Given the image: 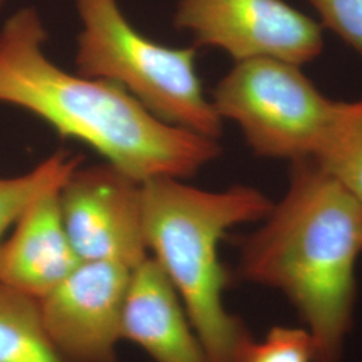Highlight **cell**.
<instances>
[{
  "mask_svg": "<svg viewBox=\"0 0 362 362\" xmlns=\"http://www.w3.org/2000/svg\"><path fill=\"white\" fill-rule=\"evenodd\" d=\"M47 33L25 7L0 30V104L23 109L140 182L185 180L221 155L219 140L169 125L128 91L70 73L45 52Z\"/></svg>",
  "mask_w": 362,
  "mask_h": 362,
  "instance_id": "obj_1",
  "label": "cell"
},
{
  "mask_svg": "<svg viewBox=\"0 0 362 362\" xmlns=\"http://www.w3.org/2000/svg\"><path fill=\"white\" fill-rule=\"evenodd\" d=\"M240 245L238 275L281 293L315 346V362H339L357 299L362 203L313 158L291 163L288 188Z\"/></svg>",
  "mask_w": 362,
  "mask_h": 362,
  "instance_id": "obj_2",
  "label": "cell"
},
{
  "mask_svg": "<svg viewBox=\"0 0 362 362\" xmlns=\"http://www.w3.org/2000/svg\"><path fill=\"white\" fill-rule=\"evenodd\" d=\"M141 202L148 252L177 291L208 362H236L252 336L226 306L230 276L220 242L238 226L262 221L274 202L250 185L206 191L175 177L141 182Z\"/></svg>",
  "mask_w": 362,
  "mask_h": 362,
  "instance_id": "obj_3",
  "label": "cell"
},
{
  "mask_svg": "<svg viewBox=\"0 0 362 362\" xmlns=\"http://www.w3.org/2000/svg\"><path fill=\"white\" fill-rule=\"evenodd\" d=\"M77 73L128 91L169 125L219 140L220 118L196 71V47H170L132 26L117 0H74Z\"/></svg>",
  "mask_w": 362,
  "mask_h": 362,
  "instance_id": "obj_4",
  "label": "cell"
},
{
  "mask_svg": "<svg viewBox=\"0 0 362 362\" xmlns=\"http://www.w3.org/2000/svg\"><path fill=\"white\" fill-rule=\"evenodd\" d=\"M300 67L272 58L235 62L212 91L220 118L239 127L254 155L291 163L315 155L336 101Z\"/></svg>",
  "mask_w": 362,
  "mask_h": 362,
  "instance_id": "obj_5",
  "label": "cell"
},
{
  "mask_svg": "<svg viewBox=\"0 0 362 362\" xmlns=\"http://www.w3.org/2000/svg\"><path fill=\"white\" fill-rule=\"evenodd\" d=\"M173 25L191 33L194 47L219 49L233 62L303 66L324 52L322 26L284 0H180Z\"/></svg>",
  "mask_w": 362,
  "mask_h": 362,
  "instance_id": "obj_6",
  "label": "cell"
},
{
  "mask_svg": "<svg viewBox=\"0 0 362 362\" xmlns=\"http://www.w3.org/2000/svg\"><path fill=\"white\" fill-rule=\"evenodd\" d=\"M66 233L81 262L134 269L149 257L141 182L105 161L78 167L58 194Z\"/></svg>",
  "mask_w": 362,
  "mask_h": 362,
  "instance_id": "obj_7",
  "label": "cell"
},
{
  "mask_svg": "<svg viewBox=\"0 0 362 362\" xmlns=\"http://www.w3.org/2000/svg\"><path fill=\"white\" fill-rule=\"evenodd\" d=\"M130 272L117 263L79 262L39 299L45 332L66 362H117Z\"/></svg>",
  "mask_w": 362,
  "mask_h": 362,
  "instance_id": "obj_8",
  "label": "cell"
},
{
  "mask_svg": "<svg viewBox=\"0 0 362 362\" xmlns=\"http://www.w3.org/2000/svg\"><path fill=\"white\" fill-rule=\"evenodd\" d=\"M121 336L153 362H208L177 291L151 255L130 272Z\"/></svg>",
  "mask_w": 362,
  "mask_h": 362,
  "instance_id": "obj_9",
  "label": "cell"
},
{
  "mask_svg": "<svg viewBox=\"0 0 362 362\" xmlns=\"http://www.w3.org/2000/svg\"><path fill=\"white\" fill-rule=\"evenodd\" d=\"M59 189L38 196L0 247V284L37 300L62 284L81 262L66 233Z\"/></svg>",
  "mask_w": 362,
  "mask_h": 362,
  "instance_id": "obj_10",
  "label": "cell"
},
{
  "mask_svg": "<svg viewBox=\"0 0 362 362\" xmlns=\"http://www.w3.org/2000/svg\"><path fill=\"white\" fill-rule=\"evenodd\" d=\"M0 362H66L45 332L38 300L1 284Z\"/></svg>",
  "mask_w": 362,
  "mask_h": 362,
  "instance_id": "obj_11",
  "label": "cell"
},
{
  "mask_svg": "<svg viewBox=\"0 0 362 362\" xmlns=\"http://www.w3.org/2000/svg\"><path fill=\"white\" fill-rule=\"evenodd\" d=\"M313 160L362 203V100L336 101Z\"/></svg>",
  "mask_w": 362,
  "mask_h": 362,
  "instance_id": "obj_12",
  "label": "cell"
},
{
  "mask_svg": "<svg viewBox=\"0 0 362 362\" xmlns=\"http://www.w3.org/2000/svg\"><path fill=\"white\" fill-rule=\"evenodd\" d=\"M81 163L79 156L61 151L25 175L0 177V247L25 209L40 194L62 187Z\"/></svg>",
  "mask_w": 362,
  "mask_h": 362,
  "instance_id": "obj_13",
  "label": "cell"
},
{
  "mask_svg": "<svg viewBox=\"0 0 362 362\" xmlns=\"http://www.w3.org/2000/svg\"><path fill=\"white\" fill-rule=\"evenodd\" d=\"M236 362H315V346L303 326H274L260 339L251 337Z\"/></svg>",
  "mask_w": 362,
  "mask_h": 362,
  "instance_id": "obj_14",
  "label": "cell"
},
{
  "mask_svg": "<svg viewBox=\"0 0 362 362\" xmlns=\"http://www.w3.org/2000/svg\"><path fill=\"white\" fill-rule=\"evenodd\" d=\"M318 13L322 26L332 30L362 54V0H306Z\"/></svg>",
  "mask_w": 362,
  "mask_h": 362,
  "instance_id": "obj_15",
  "label": "cell"
},
{
  "mask_svg": "<svg viewBox=\"0 0 362 362\" xmlns=\"http://www.w3.org/2000/svg\"><path fill=\"white\" fill-rule=\"evenodd\" d=\"M6 3V0H0V8H1V6Z\"/></svg>",
  "mask_w": 362,
  "mask_h": 362,
  "instance_id": "obj_16",
  "label": "cell"
},
{
  "mask_svg": "<svg viewBox=\"0 0 362 362\" xmlns=\"http://www.w3.org/2000/svg\"><path fill=\"white\" fill-rule=\"evenodd\" d=\"M361 242H362V233H361Z\"/></svg>",
  "mask_w": 362,
  "mask_h": 362,
  "instance_id": "obj_17",
  "label": "cell"
}]
</instances>
